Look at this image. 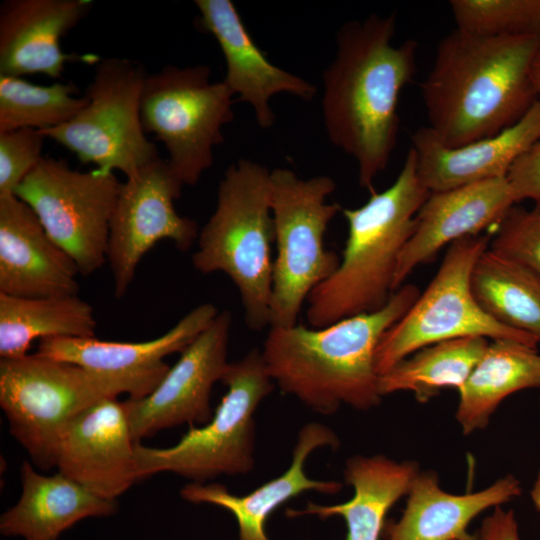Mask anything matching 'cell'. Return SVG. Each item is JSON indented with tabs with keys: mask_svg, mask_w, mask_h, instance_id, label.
Returning <instances> with one entry per match:
<instances>
[{
	"mask_svg": "<svg viewBox=\"0 0 540 540\" xmlns=\"http://www.w3.org/2000/svg\"><path fill=\"white\" fill-rule=\"evenodd\" d=\"M396 14L344 24L323 72L322 113L330 142L354 158L362 188L374 191L399 131L398 103L416 71L418 44H393Z\"/></svg>",
	"mask_w": 540,
	"mask_h": 540,
	"instance_id": "6da1fadb",
	"label": "cell"
},
{
	"mask_svg": "<svg viewBox=\"0 0 540 540\" xmlns=\"http://www.w3.org/2000/svg\"><path fill=\"white\" fill-rule=\"evenodd\" d=\"M540 33L481 37L457 29L438 43L421 84L429 128L447 147L492 137L538 100L531 68Z\"/></svg>",
	"mask_w": 540,
	"mask_h": 540,
	"instance_id": "7a4b0ae2",
	"label": "cell"
},
{
	"mask_svg": "<svg viewBox=\"0 0 540 540\" xmlns=\"http://www.w3.org/2000/svg\"><path fill=\"white\" fill-rule=\"evenodd\" d=\"M419 294L416 285L404 284L377 311L322 328L270 327L261 350L269 376L283 394L323 415L343 404L362 411L377 407L383 396L376 349Z\"/></svg>",
	"mask_w": 540,
	"mask_h": 540,
	"instance_id": "3957f363",
	"label": "cell"
},
{
	"mask_svg": "<svg viewBox=\"0 0 540 540\" xmlns=\"http://www.w3.org/2000/svg\"><path fill=\"white\" fill-rule=\"evenodd\" d=\"M430 191L422 184L413 149L388 188L370 192L360 207L342 209L348 236L337 270L310 293L306 317L312 328L377 311L393 294L399 255L416 226Z\"/></svg>",
	"mask_w": 540,
	"mask_h": 540,
	"instance_id": "277c9868",
	"label": "cell"
},
{
	"mask_svg": "<svg viewBox=\"0 0 540 540\" xmlns=\"http://www.w3.org/2000/svg\"><path fill=\"white\" fill-rule=\"evenodd\" d=\"M273 242L270 171L240 159L220 180L216 208L199 231L192 264L203 274L223 272L232 280L252 330L269 326Z\"/></svg>",
	"mask_w": 540,
	"mask_h": 540,
	"instance_id": "5b68a950",
	"label": "cell"
},
{
	"mask_svg": "<svg viewBox=\"0 0 540 540\" xmlns=\"http://www.w3.org/2000/svg\"><path fill=\"white\" fill-rule=\"evenodd\" d=\"M222 382L227 392L208 423L190 426L170 447L136 444L139 480L171 472L191 482L205 483L220 475H243L253 470L254 414L275 386L261 351L254 348L240 360L229 363Z\"/></svg>",
	"mask_w": 540,
	"mask_h": 540,
	"instance_id": "8992f818",
	"label": "cell"
},
{
	"mask_svg": "<svg viewBox=\"0 0 540 540\" xmlns=\"http://www.w3.org/2000/svg\"><path fill=\"white\" fill-rule=\"evenodd\" d=\"M127 394L120 381L38 353L0 359V406L9 431L41 470L55 467L61 438L85 410Z\"/></svg>",
	"mask_w": 540,
	"mask_h": 540,
	"instance_id": "52a82bcc",
	"label": "cell"
},
{
	"mask_svg": "<svg viewBox=\"0 0 540 540\" xmlns=\"http://www.w3.org/2000/svg\"><path fill=\"white\" fill-rule=\"evenodd\" d=\"M335 189V181L326 175L303 179L287 168L270 171L277 255L269 327L296 325L310 293L340 264L337 253L324 245L329 223L342 211L340 204L327 202Z\"/></svg>",
	"mask_w": 540,
	"mask_h": 540,
	"instance_id": "ba28073f",
	"label": "cell"
},
{
	"mask_svg": "<svg viewBox=\"0 0 540 540\" xmlns=\"http://www.w3.org/2000/svg\"><path fill=\"white\" fill-rule=\"evenodd\" d=\"M490 241V234H479L449 245L425 291L382 336L375 355L379 376L415 351L450 339H511L537 347L532 336L494 320L473 295L472 271Z\"/></svg>",
	"mask_w": 540,
	"mask_h": 540,
	"instance_id": "9c48e42d",
	"label": "cell"
},
{
	"mask_svg": "<svg viewBox=\"0 0 540 540\" xmlns=\"http://www.w3.org/2000/svg\"><path fill=\"white\" fill-rule=\"evenodd\" d=\"M234 95L210 81L206 65H167L147 74L140 100L145 133L154 134L184 185H195L213 165V149L224 141L223 127L234 118Z\"/></svg>",
	"mask_w": 540,
	"mask_h": 540,
	"instance_id": "30bf717a",
	"label": "cell"
},
{
	"mask_svg": "<svg viewBox=\"0 0 540 540\" xmlns=\"http://www.w3.org/2000/svg\"><path fill=\"white\" fill-rule=\"evenodd\" d=\"M147 73L141 63L99 60L84 96L85 106L68 122L40 131L105 172L133 175L160 156L143 129L140 100Z\"/></svg>",
	"mask_w": 540,
	"mask_h": 540,
	"instance_id": "8fae6325",
	"label": "cell"
},
{
	"mask_svg": "<svg viewBox=\"0 0 540 540\" xmlns=\"http://www.w3.org/2000/svg\"><path fill=\"white\" fill-rule=\"evenodd\" d=\"M120 186L112 172L99 168L83 172L44 156L15 195L32 208L49 237L87 276L107 263Z\"/></svg>",
	"mask_w": 540,
	"mask_h": 540,
	"instance_id": "7c38bea8",
	"label": "cell"
},
{
	"mask_svg": "<svg viewBox=\"0 0 540 540\" xmlns=\"http://www.w3.org/2000/svg\"><path fill=\"white\" fill-rule=\"evenodd\" d=\"M183 186L167 160L160 157L121 183L107 247L116 297L126 294L139 263L156 243L170 240L181 251L196 243L197 222L181 216L174 205Z\"/></svg>",
	"mask_w": 540,
	"mask_h": 540,
	"instance_id": "4fadbf2b",
	"label": "cell"
},
{
	"mask_svg": "<svg viewBox=\"0 0 540 540\" xmlns=\"http://www.w3.org/2000/svg\"><path fill=\"white\" fill-rule=\"evenodd\" d=\"M231 313L223 310L181 353L156 388L141 399L124 400L136 443L162 429L185 423L206 424L212 416L210 396L229 365L227 349Z\"/></svg>",
	"mask_w": 540,
	"mask_h": 540,
	"instance_id": "5bb4252c",
	"label": "cell"
},
{
	"mask_svg": "<svg viewBox=\"0 0 540 540\" xmlns=\"http://www.w3.org/2000/svg\"><path fill=\"white\" fill-rule=\"evenodd\" d=\"M219 313L212 303H203L183 316L157 338L119 342L90 338H51L39 341L36 353L79 365L124 384L128 398L149 395L170 366L164 359L182 352Z\"/></svg>",
	"mask_w": 540,
	"mask_h": 540,
	"instance_id": "9a60e30c",
	"label": "cell"
},
{
	"mask_svg": "<svg viewBox=\"0 0 540 540\" xmlns=\"http://www.w3.org/2000/svg\"><path fill=\"white\" fill-rule=\"evenodd\" d=\"M123 401L104 398L81 413L58 445L55 467L95 495L115 501L139 481Z\"/></svg>",
	"mask_w": 540,
	"mask_h": 540,
	"instance_id": "2e32d148",
	"label": "cell"
},
{
	"mask_svg": "<svg viewBox=\"0 0 540 540\" xmlns=\"http://www.w3.org/2000/svg\"><path fill=\"white\" fill-rule=\"evenodd\" d=\"M515 204L506 177L430 192L416 215L415 230L399 255L394 292L416 267L432 261L444 246L498 225Z\"/></svg>",
	"mask_w": 540,
	"mask_h": 540,
	"instance_id": "e0dca14e",
	"label": "cell"
},
{
	"mask_svg": "<svg viewBox=\"0 0 540 540\" xmlns=\"http://www.w3.org/2000/svg\"><path fill=\"white\" fill-rule=\"evenodd\" d=\"M78 267L47 234L32 208L0 195V293L47 297L78 293Z\"/></svg>",
	"mask_w": 540,
	"mask_h": 540,
	"instance_id": "ac0fdd59",
	"label": "cell"
},
{
	"mask_svg": "<svg viewBox=\"0 0 540 540\" xmlns=\"http://www.w3.org/2000/svg\"><path fill=\"white\" fill-rule=\"evenodd\" d=\"M200 12L198 26L217 40L226 62L223 82L238 100L254 110L261 128L273 125L275 115L269 104L272 96L289 93L306 101L316 95V87L270 62L248 33L231 0H196Z\"/></svg>",
	"mask_w": 540,
	"mask_h": 540,
	"instance_id": "d6986e66",
	"label": "cell"
},
{
	"mask_svg": "<svg viewBox=\"0 0 540 540\" xmlns=\"http://www.w3.org/2000/svg\"><path fill=\"white\" fill-rule=\"evenodd\" d=\"M539 138L537 100L517 123L492 137L452 148L423 127L412 135L411 148L422 184L430 192H439L506 177L513 163Z\"/></svg>",
	"mask_w": 540,
	"mask_h": 540,
	"instance_id": "ffe728a7",
	"label": "cell"
},
{
	"mask_svg": "<svg viewBox=\"0 0 540 540\" xmlns=\"http://www.w3.org/2000/svg\"><path fill=\"white\" fill-rule=\"evenodd\" d=\"M90 0H7L0 6V75L60 78L69 61L61 39L91 10Z\"/></svg>",
	"mask_w": 540,
	"mask_h": 540,
	"instance_id": "44dd1931",
	"label": "cell"
},
{
	"mask_svg": "<svg viewBox=\"0 0 540 540\" xmlns=\"http://www.w3.org/2000/svg\"><path fill=\"white\" fill-rule=\"evenodd\" d=\"M340 442L329 427L311 422L298 433L289 467L280 476L244 496L231 493L219 483L190 482L181 490L183 499L194 504H211L229 511L236 519L239 540H269L265 523L279 506L306 491L338 493L343 485L335 480H314L305 473V461L316 449L338 448Z\"/></svg>",
	"mask_w": 540,
	"mask_h": 540,
	"instance_id": "7402d4cb",
	"label": "cell"
},
{
	"mask_svg": "<svg viewBox=\"0 0 540 540\" xmlns=\"http://www.w3.org/2000/svg\"><path fill=\"white\" fill-rule=\"evenodd\" d=\"M521 493V483L512 474L483 489L454 494L442 489L436 472L420 470L400 519L386 527V540H470L468 526L479 514Z\"/></svg>",
	"mask_w": 540,
	"mask_h": 540,
	"instance_id": "603a6c76",
	"label": "cell"
},
{
	"mask_svg": "<svg viewBox=\"0 0 540 540\" xmlns=\"http://www.w3.org/2000/svg\"><path fill=\"white\" fill-rule=\"evenodd\" d=\"M22 491L0 517V532L24 540H58L62 532L88 517L116 513V501L104 499L57 472L43 475L29 462L20 469Z\"/></svg>",
	"mask_w": 540,
	"mask_h": 540,
	"instance_id": "cb8c5ba5",
	"label": "cell"
},
{
	"mask_svg": "<svg viewBox=\"0 0 540 540\" xmlns=\"http://www.w3.org/2000/svg\"><path fill=\"white\" fill-rule=\"evenodd\" d=\"M419 471L415 461H397L383 454L355 455L346 461L343 471L346 483L354 489L349 501L335 505L308 502L303 510L289 514L320 519L340 516L346 523V540H380L387 513L407 496Z\"/></svg>",
	"mask_w": 540,
	"mask_h": 540,
	"instance_id": "d4e9b609",
	"label": "cell"
},
{
	"mask_svg": "<svg viewBox=\"0 0 540 540\" xmlns=\"http://www.w3.org/2000/svg\"><path fill=\"white\" fill-rule=\"evenodd\" d=\"M539 387L540 354L537 347L511 339L491 340L458 390L456 421L465 435L483 430L508 396Z\"/></svg>",
	"mask_w": 540,
	"mask_h": 540,
	"instance_id": "484cf974",
	"label": "cell"
},
{
	"mask_svg": "<svg viewBox=\"0 0 540 540\" xmlns=\"http://www.w3.org/2000/svg\"><path fill=\"white\" fill-rule=\"evenodd\" d=\"M92 306L77 294L16 297L0 293V359L25 356L32 343L95 337Z\"/></svg>",
	"mask_w": 540,
	"mask_h": 540,
	"instance_id": "4316f807",
	"label": "cell"
},
{
	"mask_svg": "<svg viewBox=\"0 0 540 540\" xmlns=\"http://www.w3.org/2000/svg\"><path fill=\"white\" fill-rule=\"evenodd\" d=\"M471 289L479 305L497 322L540 343V277L490 248L477 260Z\"/></svg>",
	"mask_w": 540,
	"mask_h": 540,
	"instance_id": "83f0119b",
	"label": "cell"
},
{
	"mask_svg": "<svg viewBox=\"0 0 540 540\" xmlns=\"http://www.w3.org/2000/svg\"><path fill=\"white\" fill-rule=\"evenodd\" d=\"M489 339L478 336L445 340L425 346L380 375L382 396L410 392L420 403L442 389L459 390L484 354Z\"/></svg>",
	"mask_w": 540,
	"mask_h": 540,
	"instance_id": "f1b7e54d",
	"label": "cell"
},
{
	"mask_svg": "<svg viewBox=\"0 0 540 540\" xmlns=\"http://www.w3.org/2000/svg\"><path fill=\"white\" fill-rule=\"evenodd\" d=\"M74 83L43 86L22 77L0 75V133L18 129L43 131L70 121L86 104L75 97Z\"/></svg>",
	"mask_w": 540,
	"mask_h": 540,
	"instance_id": "f546056e",
	"label": "cell"
},
{
	"mask_svg": "<svg viewBox=\"0 0 540 540\" xmlns=\"http://www.w3.org/2000/svg\"><path fill=\"white\" fill-rule=\"evenodd\" d=\"M457 30L481 37L540 33V0H451Z\"/></svg>",
	"mask_w": 540,
	"mask_h": 540,
	"instance_id": "4dcf8cb0",
	"label": "cell"
},
{
	"mask_svg": "<svg viewBox=\"0 0 540 540\" xmlns=\"http://www.w3.org/2000/svg\"><path fill=\"white\" fill-rule=\"evenodd\" d=\"M489 248L540 277V202L529 209L514 205L497 225Z\"/></svg>",
	"mask_w": 540,
	"mask_h": 540,
	"instance_id": "1f68e13d",
	"label": "cell"
},
{
	"mask_svg": "<svg viewBox=\"0 0 540 540\" xmlns=\"http://www.w3.org/2000/svg\"><path fill=\"white\" fill-rule=\"evenodd\" d=\"M45 137L30 128L0 133V195L14 194L39 164Z\"/></svg>",
	"mask_w": 540,
	"mask_h": 540,
	"instance_id": "d6a6232c",
	"label": "cell"
},
{
	"mask_svg": "<svg viewBox=\"0 0 540 540\" xmlns=\"http://www.w3.org/2000/svg\"><path fill=\"white\" fill-rule=\"evenodd\" d=\"M506 178L516 203L540 202V138L513 163Z\"/></svg>",
	"mask_w": 540,
	"mask_h": 540,
	"instance_id": "836d02e7",
	"label": "cell"
},
{
	"mask_svg": "<svg viewBox=\"0 0 540 540\" xmlns=\"http://www.w3.org/2000/svg\"><path fill=\"white\" fill-rule=\"evenodd\" d=\"M470 540H522L514 511L493 508Z\"/></svg>",
	"mask_w": 540,
	"mask_h": 540,
	"instance_id": "e575fe53",
	"label": "cell"
},
{
	"mask_svg": "<svg viewBox=\"0 0 540 540\" xmlns=\"http://www.w3.org/2000/svg\"><path fill=\"white\" fill-rule=\"evenodd\" d=\"M531 80L537 94L538 101L540 102V52L535 57L531 68Z\"/></svg>",
	"mask_w": 540,
	"mask_h": 540,
	"instance_id": "d590c367",
	"label": "cell"
},
{
	"mask_svg": "<svg viewBox=\"0 0 540 540\" xmlns=\"http://www.w3.org/2000/svg\"><path fill=\"white\" fill-rule=\"evenodd\" d=\"M530 495L534 507L540 512V468L533 483Z\"/></svg>",
	"mask_w": 540,
	"mask_h": 540,
	"instance_id": "8d00e7d4",
	"label": "cell"
},
{
	"mask_svg": "<svg viewBox=\"0 0 540 540\" xmlns=\"http://www.w3.org/2000/svg\"><path fill=\"white\" fill-rule=\"evenodd\" d=\"M539 412H540V400H539Z\"/></svg>",
	"mask_w": 540,
	"mask_h": 540,
	"instance_id": "74e56055",
	"label": "cell"
}]
</instances>
